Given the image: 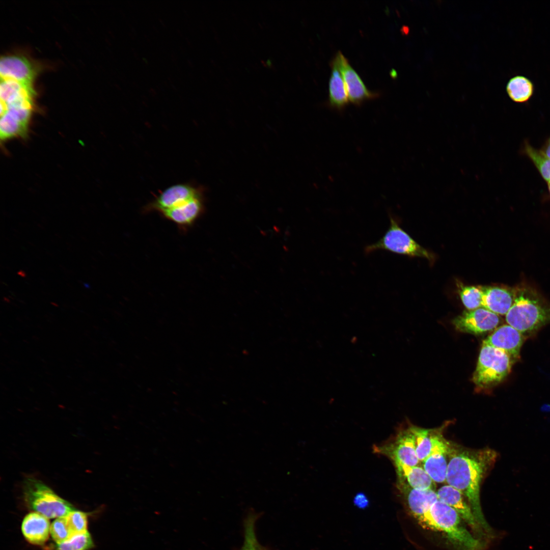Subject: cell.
Returning <instances> with one entry per match:
<instances>
[{"label": "cell", "instance_id": "cell-1", "mask_svg": "<svg viewBox=\"0 0 550 550\" xmlns=\"http://www.w3.org/2000/svg\"><path fill=\"white\" fill-rule=\"evenodd\" d=\"M446 482L466 498L474 515L485 532L492 537L493 530L483 515L480 489L484 477L492 468L499 456L494 450H472L450 444Z\"/></svg>", "mask_w": 550, "mask_h": 550}, {"label": "cell", "instance_id": "cell-2", "mask_svg": "<svg viewBox=\"0 0 550 550\" xmlns=\"http://www.w3.org/2000/svg\"><path fill=\"white\" fill-rule=\"evenodd\" d=\"M507 323L525 337L550 323V304L532 287H515L514 301L505 315Z\"/></svg>", "mask_w": 550, "mask_h": 550}, {"label": "cell", "instance_id": "cell-3", "mask_svg": "<svg viewBox=\"0 0 550 550\" xmlns=\"http://www.w3.org/2000/svg\"><path fill=\"white\" fill-rule=\"evenodd\" d=\"M463 521L454 509L438 500L425 514L421 525L442 533L457 549H482L485 542L472 534Z\"/></svg>", "mask_w": 550, "mask_h": 550}, {"label": "cell", "instance_id": "cell-4", "mask_svg": "<svg viewBox=\"0 0 550 550\" xmlns=\"http://www.w3.org/2000/svg\"><path fill=\"white\" fill-rule=\"evenodd\" d=\"M23 492L29 507L48 518L65 516L75 510L72 505L36 478L29 477L24 480Z\"/></svg>", "mask_w": 550, "mask_h": 550}, {"label": "cell", "instance_id": "cell-5", "mask_svg": "<svg viewBox=\"0 0 550 550\" xmlns=\"http://www.w3.org/2000/svg\"><path fill=\"white\" fill-rule=\"evenodd\" d=\"M513 363L504 351L482 344L473 374V382L480 389L491 388L507 376Z\"/></svg>", "mask_w": 550, "mask_h": 550}, {"label": "cell", "instance_id": "cell-6", "mask_svg": "<svg viewBox=\"0 0 550 550\" xmlns=\"http://www.w3.org/2000/svg\"><path fill=\"white\" fill-rule=\"evenodd\" d=\"M390 226L383 236L364 249L368 254L377 250H385L410 257H422L432 260L433 256L421 246L400 226L397 219L390 216Z\"/></svg>", "mask_w": 550, "mask_h": 550}, {"label": "cell", "instance_id": "cell-7", "mask_svg": "<svg viewBox=\"0 0 550 550\" xmlns=\"http://www.w3.org/2000/svg\"><path fill=\"white\" fill-rule=\"evenodd\" d=\"M375 451L383 454L394 462L395 466H417L420 462L418 458L413 434L407 428L400 431L393 441L380 446H375Z\"/></svg>", "mask_w": 550, "mask_h": 550}, {"label": "cell", "instance_id": "cell-8", "mask_svg": "<svg viewBox=\"0 0 550 550\" xmlns=\"http://www.w3.org/2000/svg\"><path fill=\"white\" fill-rule=\"evenodd\" d=\"M204 188L191 183L172 185L156 195L145 208L146 211H163L179 206L204 194Z\"/></svg>", "mask_w": 550, "mask_h": 550}, {"label": "cell", "instance_id": "cell-9", "mask_svg": "<svg viewBox=\"0 0 550 550\" xmlns=\"http://www.w3.org/2000/svg\"><path fill=\"white\" fill-rule=\"evenodd\" d=\"M500 322L499 315L481 307L464 311L453 320V323L460 332L479 335L494 330Z\"/></svg>", "mask_w": 550, "mask_h": 550}, {"label": "cell", "instance_id": "cell-10", "mask_svg": "<svg viewBox=\"0 0 550 550\" xmlns=\"http://www.w3.org/2000/svg\"><path fill=\"white\" fill-rule=\"evenodd\" d=\"M436 493L438 499L454 509L476 537L481 539L488 535L478 524L469 502L460 491L446 485L440 487Z\"/></svg>", "mask_w": 550, "mask_h": 550}, {"label": "cell", "instance_id": "cell-11", "mask_svg": "<svg viewBox=\"0 0 550 550\" xmlns=\"http://www.w3.org/2000/svg\"><path fill=\"white\" fill-rule=\"evenodd\" d=\"M397 486L408 513L421 524L425 514L438 500L436 491L414 489L400 481H398Z\"/></svg>", "mask_w": 550, "mask_h": 550}, {"label": "cell", "instance_id": "cell-12", "mask_svg": "<svg viewBox=\"0 0 550 550\" xmlns=\"http://www.w3.org/2000/svg\"><path fill=\"white\" fill-rule=\"evenodd\" d=\"M37 74L36 69L27 58L19 54H9L2 57L0 61L1 79L16 80L22 85L33 88V82Z\"/></svg>", "mask_w": 550, "mask_h": 550}, {"label": "cell", "instance_id": "cell-13", "mask_svg": "<svg viewBox=\"0 0 550 550\" xmlns=\"http://www.w3.org/2000/svg\"><path fill=\"white\" fill-rule=\"evenodd\" d=\"M335 58L342 75L350 102L359 105L365 100L379 96L378 93L371 92L367 88L358 73L340 51L337 52Z\"/></svg>", "mask_w": 550, "mask_h": 550}, {"label": "cell", "instance_id": "cell-14", "mask_svg": "<svg viewBox=\"0 0 550 550\" xmlns=\"http://www.w3.org/2000/svg\"><path fill=\"white\" fill-rule=\"evenodd\" d=\"M525 338L519 331L507 324L495 329L482 344L504 351L514 363L520 358V349Z\"/></svg>", "mask_w": 550, "mask_h": 550}, {"label": "cell", "instance_id": "cell-15", "mask_svg": "<svg viewBox=\"0 0 550 550\" xmlns=\"http://www.w3.org/2000/svg\"><path fill=\"white\" fill-rule=\"evenodd\" d=\"M482 293V307L498 315H506L515 297V287L479 286Z\"/></svg>", "mask_w": 550, "mask_h": 550}, {"label": "cell", "instance_id": "cell-16", "mask_svg": "<svg viewBox=\"0 0 550 550\" xmlns=\"http://www.w3.org/2000/svg\"><path fill=\"white\" fill-rule=\"evenodd\" d=\"M449 445L450 443L443 437L422 462L423 469L434 482H446Z\"/></svg>", "mask_w": 550, "mask_h": 550}, {"label": "cell", "instance_id": "cell-17", "mask_svg": "<svg viewBox=\"0 0 550 550\" xmlns=\"http://www.w3.org/2000/svg\"><path fill=\"white\" fill-rule=\"evenodd\" d=\"M204 194H202L179 206L160 213L175 224L187 227L193 224L204 212Z\"/></svg>", "mask_w": 550, "mask_h": 550}, {"label": "cell", "instance_id": "cell-18", "mask_svg": "<svg viewBox=\"0 0 550 550\" xmlns=\"http://www.w3.org/2000/svg\"><path fill=\"white\" fill-rule=\"evenodd\" d=\"M50 529L48 518L36 512L27 514L21 524V531L25 538L36 545H41L47 541Z\"/></svg>", "mask_w": 550, "mask_h": 550}, {"label": "cell", "instance_id": "cell-19", "mask_svg": "<svg viewBox=\"0 0 550 550\" xmlns=\"http://www.w3.org/2000/svg\"><path fill=\"white\" fill-rule=\"evenodd\" d=\"M331 67L332 71L328 85L329 103L331 106L341 110L348 104L349 100L342 75L335 58L331 61Z\"/></svg>", "mask_w": 550, "mask_h": 550}, {"label": "cell", "instance_id": "cell-20", "mask_svg": "<svg viewBox=\"0 0 550 550\" xmlns=\"http://www.w3.org/2000/svg\"><path fill=\"white\" fill-rule=\"evenodd\" d=\"M409 428L414 439L418 458L420 462H422L444 437L440 430L424 429L416 426H411Z\"/></svg>", "mask_w": 550, "mask_h": 550}, {"label": "cell", "instance_id": "cell-21", "mask_svg": "<svg viewBox=\"0 0 550 550\" xmlns=\"http://www.w3.org/2000/svg\"><path fill=\"white\" fill-rule=\"evenodd\" d=\"M395 467L398 475V481L404 482L411 488L416 489H433L434 482L423 468L418 465H398Z\"/></svg>", "mask_w": 550, "mask_h": 550}, {"label": "cell", "instance_id": "cell-22", "mask_svg": "<svg viewBox=\"0 0 550 550\" xmlns=\"http://www.w3.org/2000/svg\"><path fill=\"white\" fill-rule=\"evenodd\" d=\"M34 94L33 88L26 87L14 80L1 79V103L4 104L6 105L28 97H33Z\"/></svg>", "mask_w": 550, "mask_h": 550}, {"label": "cell", "instance_id": "cell-23", "mask_svg": "<svg viewBox=\"0 0 550 550\" xmlns=\"http://www.w3.org/2000/svg\"><path fill=\"white\" fill-rule=\"evenodd\" d=\"M532 82L526 77L517 75L511 78L507 84L506 91L509 97L514 102L527 101L534 92Z\"/></svg>", "mask_w": 550, "mask_h": 550}, {"label": "cell", "instance_id": "cell-24", "mask_svg": "<svg viewBox=\"0 0 550 550\" xmlns=\"http://www.w3.org/2000/svg\"><path fill=\"white\" fill-rule=\"evenodd\" d=\"M257 519L254 516H248L243 522L244 540L239 550H271L260 544L257 539L255 525Z\"/></svg>", "mask_w": 550, "mask_h": 550}, {"label": "cell", "instance_id": "cell-25", "mask_svg": "<svg viewBox=\"0 0 550 550\" xmlns=\"http://www.w3.org/2000/svg\"><path fill=\"white\" fill-rule=\"evenodd\" d=\"M457 286L461 301L468 310L482 307V293L479 286H466L459 282Z\"/></svg>", "mask_w": 550, "mask_h": 550}, {"label": "cell", "instance_id": "cell-26", "mask_svg": "<svg viewBox=\"0 0 550 550\" xmlns=\"http://www.w3.org/2000/svg\"><path fill=\"white\" fill-rule=\"evenodd\" d=\"M93 546V540L88 531L74 534L56 545L57 550H88Z\"/></svg>", "mask_w": 550, "mask_h": 550}, {"label": "cell", "instance_id": "cell-27", "mask_svg": "<svg viewBox=\"0 0 550 550\" xmlns=\"http://www.w3.org/2000/svg\"><path fill=\"white\" fill-rule=\"evenodd\" d=\"M525 151L544 179L547 182L550 181V159L543 151L533 148L528 143L525 146Z\"/></svg>", "mask_w": 550, "mask_h": 550}, {"label": "cell", "instance_id": "cell-28", "mask_svg": "<svg viewBox=\"0 0 550 550\" xmlns=\"http://www.w3.org/2000/svg\"><path fill=\"white\" fill-rule=\"evenodd\" d=\"M50 533L57 543L66 540L72 535L65 516L58 517L53 521L50 525Z\"/></svg>", "mask_w": 550, "mask_h": 550}, {"label": "cell", "instance_id": "cell-29", "mask_svg": "<svg viewBox=\"0 0 550 550\" xmlns=\"http://www.w3.org/2000/svg\"><path fill=\"white\" fill-rule=\"evenodd\" d=\"M65 517L72 535L87 531V516L85 513L75 509Z\"/></svg>", "mask_w": 550, "mask_h": 550}, {"label": "cell", "instance_id": "cell-30", "mask_svg": "<svg viewBox=\"0 0 550 550\" xmlns=\"http://www.w3.org/2000/svg\"><path fill=\"white\" fill-rule=\"evenodd\" d=\"M353 502L354 506L361 509H366L369 505V500L363 492L357 493L353 498Z\"/></svg>", "mask_w": 550, "mask_h": 550}, {"label": "cell", "instance_id": "cell-31", "mask_svg": "<svg viewBox=\"0 0 550 550\" xmlns=\"http://www.w3.org/2000/svg\"><path fill=\"white\" fill-rule=\"evenodd\" d=\"M544 153L549 159H550V144L547 146Z\"/></svg>", "mask_w": 550, "mask_h": 550}, {"label": "cell", "instance_id": "cell-32", "mask_svg": "<svg viewBox=\"0 0 550 550\" xmlns=\"http://www.w3.org/2000/svg\"><path fill=\"white\" fill-rule=\"evenodd\" d=\"M548 188L550 193V181L548 182Z\"/></svg>", "mask_w": 550, "mask_h": 550}]
</instances>
